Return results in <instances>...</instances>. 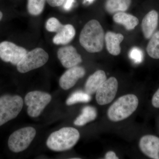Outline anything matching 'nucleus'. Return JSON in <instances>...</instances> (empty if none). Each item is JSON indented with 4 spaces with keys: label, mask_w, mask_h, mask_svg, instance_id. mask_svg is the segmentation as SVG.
<instances>
[{
    "label": "nucleus",
    "mask_w": 159,
    "mask_h": 159,
    "mask_svg": "<svg viewBox=\"0 0 159 159\" xmlns=\"http://www.w3.org/2000/svg\"><path fill=\"white\" fill-rule=\"evenodd\" d=\"M105 36L102 26L98 21L92 20L84 27L80 35V45L86 51L97 53L102 50Z\"/></svg>",
    "instance_id": "nucleus-1"
},
{
    "label": "nucleus",
    "mask_w": 159,
    "mask_h": 159,
    "mask_svg": "<svg viewBox=\"0 0 159 159\" xmlns=\"http://www.w3.org/2000/svg\"><path fill=\"white\" fill-rule=\"evenodd\" d=\"M80 137L79 131L73 127H64L52 133L47 141V146L56 152L68 150L77 144Z\"/></svg>",
    "instance_id": "nucleus-2"
},
{
    "label": "nucleus",
    "mask_w": 159,
    "mask_h": 159,
    "mask_svg": "<svg viewBox=\"0 0 159 159\" xmlns=\"http://www.w3.org/2000/svg\"><path fill=\"white\" fill-rule=\"evenodd\" d=\"M139 103V99L134 94L122 96L110 107L107 111V117L112 122L122 121L134 112L138 108Z\"/></svg>",
    "instance_id": "nucleus-3"
},
{
    "label": "nucleus",
    "mask_w": 159,
    "mask_h": 159,
    "mask_svg": "<svg viewBox=\"0 0 159 159\" xmlns=\"http://www.w3.org/2000/svg\"><path fill=\"white\" fill-rule=\"evenodd\" d=\"M23 105L22 98L18 95H5L0 97V126L16 118Z\"/></svg>",
    "instance_id": "nucleus-4"
},
{
    "label": "nucleus",
    "mask_w": 159,
    "mask_h": 159,
    "mask_svg": "<svg viewBox=\"0 0 159 159\" xmlns=\"http://www.w3.org/2000/svg\"><path fill=\"white\" fill-rule=\"evenodd\" d=\"M36 133L35 129L30 126L16 131L10 136L8 140L9 149L15 153L25 150L35 138Z\"/></svg>",
    "instance_id": "nucleus-5"
},
{
    "label": "nucleus",
    "mask_w": 159,
    "mask_h": 159,
    "mask_svg": "<svg viewBox=\"0 0 159 159\" xmlns=\"http://www.w3.org/2000/svg\"><path fill=\"white\" fill-rule=\"evenodd\" d=\"M49 59V55L41 48H37L27 52L24 58L17 65L18 71L20 73L29 71L43 66Z\"/></svg>",
    "instance_id": "nucleus-6"
},
{
    "label": "nucleus",
    "mask_w": 159,
    "mask_h": 159,
    "mask_svg": "<svg viewBox=\"0 0 159 159\" xmlns=\"http://www.w3.org/2000/svg\"><path fill=\"white\" fill-rule=\"evenodd\" d=\"M51 99V95L45 92L34 91L28 93L25 102L28 106L27 113L29 116L35 118L39 116Z\"/></svg>",
    "instance_id": "nucleus-7"
},
{
    "label": "nucleus",
    "mask_w": 159,
    "mask_h": 159,
    "mask_svg": "<svg viewBox=\"0 0 159 159\" xmlns=\"http://www.w3.org/2000/svg\"><path fill=\"white\" fill-rule=\"evenodd\" d=\"M27 53L25 49L14 43L8 41L0 43V58L5 62L17 65Z\"/></svg>",
    "instance_id": "nucleus-8"
},
{
    "label": "nucleus",
    "mask_w": 159,
    "mask_h": 159,
    "mask_svg": "<svg viewBox=\"0 0 159 159\" xmlns=\"http://www.w3.org/2000/svg\"><path fill=\"white\" fill-rule=\"evenodd\" d=\"M118 81L115 77L107 79L96 92V99L99 105H105L110 103L116 95Z\"/></svg>",
    "instance_id": "nucleus-9"
},
{
    "label": "nucleus",
    "mask_w": 159,
    "mask_h": 159,
    "mask_svg": "<svg viewBox=\"0 0 159 159\" xmlns=\"http://www.w3.org/2000/svg\"><path fill=\"white\" fill-rule=\"evenodd\" d=\"M57 55L61 64L66 68L78 66L82 61L81 56L72 46L60 48L57 51Z\"/></svg>",
    "instance_id": "nucleus-10"
},
{
    "label": "nucleus",
    "mask_w": 159,
    "mask_h": 159,
    "mask_svg": "<svg viewBox=\"0 0 159 159\" xmlns=\"http://www.w3.org/2000/svg\"><path fill=\"white\" fill-rule=\"evenodd\" d=\"M85 73V69L79 66L69 68L60 78L59 85L65 90L72 88L79 79L84 77Z\"/></svg>",
    "instance_id": "nucleus-11"
},
{
    "label": "nucleus",
    "mask_w": 159,
    "mask_h": 159,
    "mask_svg": "<svg viewBox=\"0 0 159 159\" xmlns=\"http://www.w3.org/2000/svg\"><path fill=\"white\" fill-rule=\"evenodd\" d=\"M140 150L146 156L154 159H159V138L152 135H146L140 139Z\"/></svg>",
    "instance_id": "nucleus-12"
},
{
    "label": "nucleus",
    "mask_w": 159,
    "mask_h": 159,
    "mask_svg": "<svg viewBox=\"0 0 159 159\" xmlns=\"http://www.w3.org/2000/svg\"><path fill=\"white\" fill-rule=\"evenodd\" d=\"M158 14L155 10L148 12L142 20V28L145 38L149 39L152 36L157 26Z\"/></svg>",
    "instance_id": "nucleus-13"
},
{
    "label": "nucleus",
    "mask_w": 159,
    "mask_h": 159,
    "mask_svg": "<svg viewBox=\"0 0 159 159\" xmlns=\"http://www.w3.org/2000/svg\"><path fill=\"white\" fill-rule=\"evenodd\" d=\"M107 79L104 71L99 70L96 71L88 78L84 85L85 92L90 95L95 93Z\"/></svg>",
    "instance_id": "nucleus-14"
},
{
    "label": "nucleus",
    "mask_w": 159,
    "mask_h": 159,
    "mask_svg": "<svg viewBox=\"0 0 159 159\" xmlns=\"http://www.w3.org/2000/svg\"><path fill=\"white\" fill-rule=\"evenodd\" d=\"M124 39V36L120 33L108 31L105 34V41L107 49L109 53L117 56L121 52L120 43Z\"/></svg>",
    "instance_id": "nucleus-15"
},
{
    "label": "nucleus",
    "mask_w": 159,
    "mask_h": 159,
    "mask_svg": "<svg viewBox=\"0 0 159 159\" xmlns=\"http://www.w3.org/2000/svg\"><path fill=\"white\" fill-rule=\"evenodd\" d=\"M75 34V29L73 25H64L53 38V43L56 45L67 44L74 38Z\"/></svg>",
    "instance_id": "nucleus-16"
},
{
    "label": "nucleus",
    "mask_w": 159,
    "mask_h": 159,
    "mask_svg": "<svg viewBox=\"0 0 159 159\" xmlns=\"http://www.w3.org/2000/svg\"><path fill=\"white\" fill-rule=\"evenodd\" d=\"M97 116L96 108L93 107L87 106L82 109L81 114L74 121V124L77 126H83L87 123L94 121Z\"/></svg>",
    "instance_id": "nucleus-17"
},
{
    "label": "nucleus",
    "mask_w": 159,
    "mask_h": 159,
    "mask_svg": "<svg viewBox=\"0 0 159 159\" xmlns=\"http://www.w3.org/2000/svg\"><path fill=\"white\" fill-rule=\"evenodd\" d=\"M113 20L115 22L123 25L128 30H133L139 24L138 18L125 12L116 13L113 16Z\"/></svg>",
    "instance_id": "nucleus-18"
},
{
    "label": "nucleus",
    "mask_w": 159,
    "mask_h": 159,
    "mask_svg": "<svg viewBox=\"0 0 159 159\" xmlns=\"http://www.w3.org/2000/svg\"><path fill=\"white\" fill-rule=\"evenodd\" d=\"M131 0H107L105 4V8L109 13L124 12L129 8Z\"/></svg>",
    "instance_id": "nucleus-19"
},
{
    "label": "nucleus",
    "mask_w": 159,
    "mask_h": 159,
    "mask_svg": "<svg viewBox=\"0 0 159 159\" xmlns=\"http://www.w3.org/2000/svg\"><path fill=\"white\" fill-rule=\"evenodd\" d=\"M146 50L150 57L154 59H159V31L152 36Z\"/></svg>",
    "instance_id": "nucleus-20"
},
{
    "label": "nucleus",
    "mask_w": 159,
    "mask_h": 159,
    "mask_svg": "<svg viewBox=\"0 0 159 159\" xmlns=\"http://www.w3.org/2000/svg\"><path fill=\"white\" fill-rule=\"evenodd\" d=\"M91 95L86 92L77 91L72 93L66 101L67 105L70 106L78 102H88L91 101Z\"/></svg>",
    "instance_id": "nucleus-21"
},
{
    "label": "nucleus",
    "mask_w": 159,
    "mask_h": 159,
    "mask_svg": "<svg viewBox=\"0 0 159 159\" xmlns=\"http://www.w3.org/2000/svg\"><path fill=\"white\" fill-rule=\"evenodd\" d=\"M46 0H28V9L29 13L37 16L42 12Z\"/></svg>",
    "instance_id": "nucleus-22"
},
{
    "label": "nucleus",
    "mask_w": 159,
    "mask_h": 159,
    "mask_svg": "<svg viewBox=\"0 0 159 159\" xmlns=\"http://www.w3.org/2000/svg\"><path fill=\"white\" fill-rule=\"evenodd\" d=\"M63 25H61L56 18L51 17L49 19L46 24V28L48 31L51 32H56L61 29Z\"/></svg>",
    "instance_id": "nucleus-23"
},
{
    "label": "nucleus",
    "mask_w": 159,
    "mask_h": 159,
    "mask_svg": "<svg viewBox=\"0 0 159 159\" xmlns=\"http://www.w3.org/2000/svg\"><path fill=\"white\" fill-rule=\"evenodd\" d=\"M129 56L131 59L137 64L142 62L144 58V55L142 50L136 47L131 49L129 53Z\"/></svg>",
    "instance_id": "nucleus-24"
},
{
    "label": "nucleus",
    "mask_w": 159,
    "mask_h": 159,
    "mask_svg": "<svg viewBox=\"0 0 159 159\" xmlns=\"http://www.w3.org/2000/svg\"><path fill=\"white\" fill-rule=\"evenodd\" d=\"M152 103L154 107L159 108V88L154 94L152 99Z\"/></svg>",
    "instance_id": "nucleus-25"
},
{
    "label": "nucleus",
    "mask_w": 159,
    "mask_h": 159,
    "mask_svg": "<svg viewBox=\"0 0 159 159\" xmlns=\"http://www.w3.org/2000/svg\"><path fill=\"white\" fill-rule=\"evenodd\" d=\"M49 5L52 7H58L62 6L65 0H47Z\"/></svg>",
    "instance_id": "nucleus-26"
},
{
    "label": "nucleus",
    "mask_w": 159,
    "mask_h": 159,
    "mask_svg": "<svg viewBox=\"0 0 159 159\" xmlns=\"http://www.w3.org/2000/svg\"><path fill=\"white\" fill-rule=\"evenodd\" d=\"M75 0H65L64 3L63 8L66 11H69L73 7Z\"/></svg>",
    "instance_id": "nucleus-27"
},
{
    "label": "nucleus",
    "mask_w": 159,
    "mask_h": 159,
    "mask_svg": "<svg viewBox=\"0 0 159 159\" xmlns=\"http://www.w3.org/2000/svg\"><path fill=\"white\" fill-rule=\"evenodd\" d=\"M105 159H118L119 158L117 156L116 153L113 151H109L106 153Z\"/></svg>",
    "instance_id": "nucleus-28"
},
{
    "label": "nucleus",
    "mask_w": 159,
    "mask_h": 159,
    "mask_svg": "<svg viewBox=\"0 0 159 159\" xmlns=\"http://www.w3.org/2000/svg\"><path fill=\"white\" fill-rule=\"evenodd\" d=\"M85 2H86L89 3V4H91L94 2L95 0H84Z\"/></svg>",
    "instance_id": "nucleus-29"
},
{
    "label": "nucleus",
    "mask_w": 159,
    "mask_h": 159,
    "mask_svg": "<svg viewBox=\"0 0 159 159\" xmlns=\"http://www.w3.org/2000/svg\"><path fill=\"white\" fill-rule=\"evenodd\" d=\"M3 17V14L0 11V20H1V19H2V18Z\"/></svg>",
    "instance_id": "nucleus-30"
}]
</instances>
